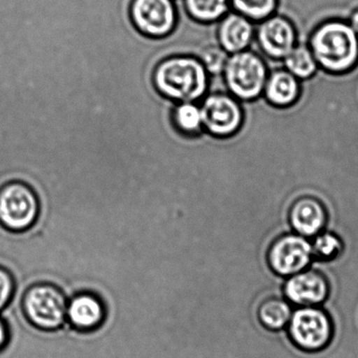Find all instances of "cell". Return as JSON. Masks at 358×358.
I'll use <instances>...</instances> for the list:
<instances>
[{
  "mask_svg": "<svg viewBox=\"0 0 358 358\" xmlns=\"http://www.w3.org/2000/svg\"><path fill=\"white\" fill-rule=\"evenodd\" d=\"M292 315L290 303L286 299H267L261 303L257 311V316L261 324L268 330L280 331L288 326Z\"/></svg>",
  "mask_w": 358,
  "mask_h": 358,
  "instance_id": "18",
  "label": "cell"
},
{
  "mask_svg": "<svg viewBox=\"0 0 358 358\" xmlns=\"http://www.w3.org/2000/svg\"><path fill=\"white\" fill-rule=\"evenodd\" d=\"M9 337V327L3 318H0V351L7 345Z\"/></svg>",
  "mask_w": 358,
  "mask_h": 358,
  "instance_id": "24",
  "label": "cell"
},
{
  "mask_svg": "<svg viewBox=\"0 0 358 358\" xmlns=\"http://www.w3.org/2000/svg\"><path fill=\"white\" fill-rule=\"evenodd\" d=\"M69 301L64 291L53 282L31 285L22 295L24 315L35 328L55 331L68 320Z\"/></svg>",
  "mask_w": 358,
  "mask_h": 358,
  "instance_id": "4",
  "label": "cell"
},
{
  "mask_svg": "<svg viewBox=\"0 0 358 358\" xmlns=\"http://www.w3.org/2000/svg\"><path fill=\"white\" fill-rule=\"evenodd\" d=\"M301 81L285 69L271 71L264 90L263 98L274 108H290L299 101Z\"/></svg>",
  "mask_w": 358,
  "mask_h": 358,
  "instance_id": "15",
  "label": "cell"
},
{
  "mask_svg": "<svg viewBox=\"0 0 358 358\" xmlns=\"http://www.w3.org/2000/svg\"><path fill=\"white\" fill-rule=\"evenodd\" d=\"M289 221L295 234L305 238L317 236L326 226V208L317 199L303 196L291 207Z\"/></svg>",
  "mask_w": 358,
  "mask_h": 358,
  "instance_id": "14",
  "label": "cell"
},
{
  "mask_svg": "<svg viewBox=\"0 0 358 358\" xmlns=\"http://www.w3.org/2000/svg\"><path fill=\"white\" fill-rule=\"evenodd\" d=\"M255 34V22L236 12H229L220 20L217 36L220 47L232 55L249 50Z\"/></svg>",
  "mask_w": 358,
  "mask_h": 358,
  "instance_id": "13",
  "label": "cell"
},
{
  "mask_svg": "<svg viewBox=\"0 0 358 358\" xmlns=\"http://www.w3.org/2000/svg\"><path fill=\"white\" fill-rule=\"evenodd\" d=\"M228 57L229 55L220 45H211L203 50L199 59L204 64L209 75H219L223 73Z\"/></svg>",
  "mask_w": 358,
  "mask_h": 358,
  "instance_id": "22",
  "label": "cell"
},
{
  "mask_svg": "<svg viewBox=\"0 0 358 358\" xmlns=\"http://www.w3.org/2000/svg\"><path fill=\"white\" fill-rule=\"evenodd\" d=\"M307 41L318 68L329 74H345L358 66V35L347 20L320 22Z\"/></svg>",
  "mask_w": 358,
  "mask_h": 358,
  "instance_id": "1",
  "label": "cell"
},
{
  "mask_svg": "<svg viewBox=\"0 0 358 358\" xmlns=\"http://www.w3.org/2000/svg\"><path fill=\"white\" fill-rule=\"evenodd\" d=\"M15 292V280L13 274L7 268L0 266V311H3Z\"/></svg>",
  "mask_w": 358,
  "mask_h": 358,
  "instance_id": "23",
  "label": "cell"
},
{
  "mask_svg": "<svg viewBox=\"0 0 358 358\" xmlns=\"http://www.w3.org/2000/svg\"><path fill=\"white\" fill-rule=\"evenodd\" d=\"M288 328L292 343L307 353L322 351L332 341V320L327 312L318 307H301L295 310Z\"/></svg>",
  "mask_w": 358,
  "mask_h": 358,
  "instance_id": "6",
  "label": "cell"
},
{
  "mask_svg": "<svg viewBox=\"0 0 358 358\" xmlns=\"http://www.w3.org/2000/svg\"><path fill=\"white\" fill-rule=\"evenodd\" d=\"M106 303L97 293L83 291L69 301L68 320L80 332L97 330L106 322Z\"/></svg>",
  "mask_w": 358,
  "mask_h": 358,
  "instance_id": "12",
  "label": "cell"
},
{
  "mask_svg": "<svg viewBox=\"0 0 358 358\" xmlns=\"http://www.w3.org/2000/svg\"><path fill=\"white\" fill-rule=\"evenodd\" d=\"M171 120L176 131L186 137H196L204 131L200 106L192 102L177 104L173 108Z\"/></svg>",
  "mask_w": 358,
  "mask_h": 358,
  "instance_id": "16",
  "label": "cell"
},
{
  "mask_svg": "<svg viewBox=\"0 0 358 358\" xmlns=\"http://www.w3.org/2000/svg\"><path fill=\"white\" fill-rule=\"evenodd\" d=\"M41 215V200L32 186L24 181L8 182L0 187V225L8 231L30 230Z\"/></svg>",
  "mask_w": 358,
  "mask_h": 358,
  "instance_id": "5",
  "label": "cell"
},
{
  "mask_svg": "<svg viewBox=\"0 0 358 358\" xmlns=\"http://www.w3.org/2000/svg\"><path fill=\"white\" fill-rule=\"evenodd\" d=\"M285 70L296 77L299 80H309L318 72L317 62L311 50L306 43H299L296 47L284 59Z\"/></svg>",
  "mask_w": 358,
  "mask_h": 358,
  "instance_id": "17",
  "label": "cell"
},
{
  "mask_svg": "<svg viewBox=\"0 0 358 358\" xmlns=\"http://www.w3.org/2000/svg\"><path fill=\"white\" fill-rule=\"evenodd\" d=\"M312 259L311 243L297 234L280 236L271 245L268 252L271 269L278 275L288 278L307 269Z\"/></svg>",
  "mask_w": 358,
  "mask_h": 358,
  "instance_id": "9",
  "label": "cell"
},
{
  "mask_svg": "<svg viewBox=\"0 0 358 358\" xmlns=\"http://www.w3.org/2000/svg\"><path fill=\"white\" fill-rule=\"evenodd\" d=\"M350 26L355 31L358 35V7H354L349 15V20H347Z\"/></svg>",
  "mask_w": 358,
  "mask_h": 358,
  "instance_id": "25",
  "label": "cell"
},
{
  "mask_svg": "<svg viewBox=\"0 0 358 358\" xmlns=\"http://www.w3.org/2000/svg\"><path fill=\"white\" fill-rule=\"evenodd\" d=\"M129 14L139 33L150 38L169 36L177 26V9L173 0H133Z\"/></svg>",
  "mask_w": 358,
  "mask_h": 358,
  "instance_id": "8",
  "label": "cell"
},
{
  "mask_svg": "<svg viewBox=\"0 0 358 358\" xmlns=\"http://www.w3.org/2000/svg\"><path fill=\"white\" fill-rule=\"evenodd\" d=\"M185 8L192 20L204 24L220 22L229 13V0H185Z\"/></svg>",
  "mask_w": 358,
  "mask_h": 358,
  "instance_id": "19",
  "label": "cell"
},
{
  "mask_svg": "<svg viewBox=\"0 0 358 358\" xmlns=\"http://www.w3.org/2000/svg\"><path fill=\"white\" fill-rule=\"evenodd\" d=\"M257 45L268 58L284 60L299 43V34L293 22L282 14L259 22Z\"/></svg>",
  "mask_w": 358,
  "mask_h": 358,
  "instance_id": "10",
  "label": "cell"
},
{
  "mask_svg": "<svg viewBox=\"0 0 358 358\" xmlns=\"http://www.w3.org/2000/svg\"><path fill=\"white\" fill-rule=\"evenodd\" d=\"M209 76L199 58L173 56L162 60L156 66L152 79L157 92L166 99L179 103H194L208 92Z\"/></svg>",
  "mask_w": 358,
  "mask_h": 358,
  "instance_id": "2",
  "label": "cell"
},
{
  "mask_svg": "<svg viewBox=\"0 0 358 358\" xmlns=\"http://www.w3.org/2000/svg\"><path fill=\"white\" fill-rule=\"evenodd\" d=\"M284 292L287 299L294 305L317 307L328 297V280L320 272L303 270L287 280Z\"/></svg>",
  "mask_w": 358,
  "mask_h": 358,
  "instance_id": "11",
  "label": "cell"
},
{
  "mask_svg": "<svg viewBox=\"0 0 358 358\" xmlns=\"http://www.w3.org/2000/svg\"><path fill=\"white\" fill-rule=\"evenodd\" d=\"M229 3L234 12L252 22H263L278 10V0H229Z\"/></svg>",
  "mask_w": 358,
  "mask_h": 358,
  "instance_id": "20",
  "label": "cell"
},
{
  "mask_svg": "<svg viewBox=\"0 0 358 358\" xmlns=\"http://www.w3.org/2000/svg\"><path fill=\"white\" fill-rule=\"evenodd\" d=\"M269 73L266 59L249 49L229 55L222 74L230 95L243 103L263 97Z\"/></svg>",
  "mask_w": 358,
  "mask_h": 358,
  "instance_id": "3",
  "label": "cell"
},
{
  "mask_svg": "<svg viewBox=\"0 0 358 358\" xmlns=\"http://www.w3.org/2000/svg\"><path fill=\"white\" fill-rule=\"evenodd\" d=\"M313 259L320 261H333L341 255L343 242L337 234L333 232L322 231L315 236L311 243Z\"/></svg>",
  "mask_w": 358,
  "mask_h": 358,
  "instance_id": "21",
  "label": "cell"
},
{
  "mask_svg": "<svg viewBox=\"0 0 358 358\" xmlns=\"http://www.w3.org/2000/svg\"><path fill=\"white\" fill-rule=\"evenodd\" d=\"M200 108L203 127L213 137L228 139L242 129L245 119L242 103L230 94H209Z\"/></svg>",
  "mask_w": 358,
  "mask_h": 358,
  "instance_id": "7",
  "label": "cell"
}]
</instances>
